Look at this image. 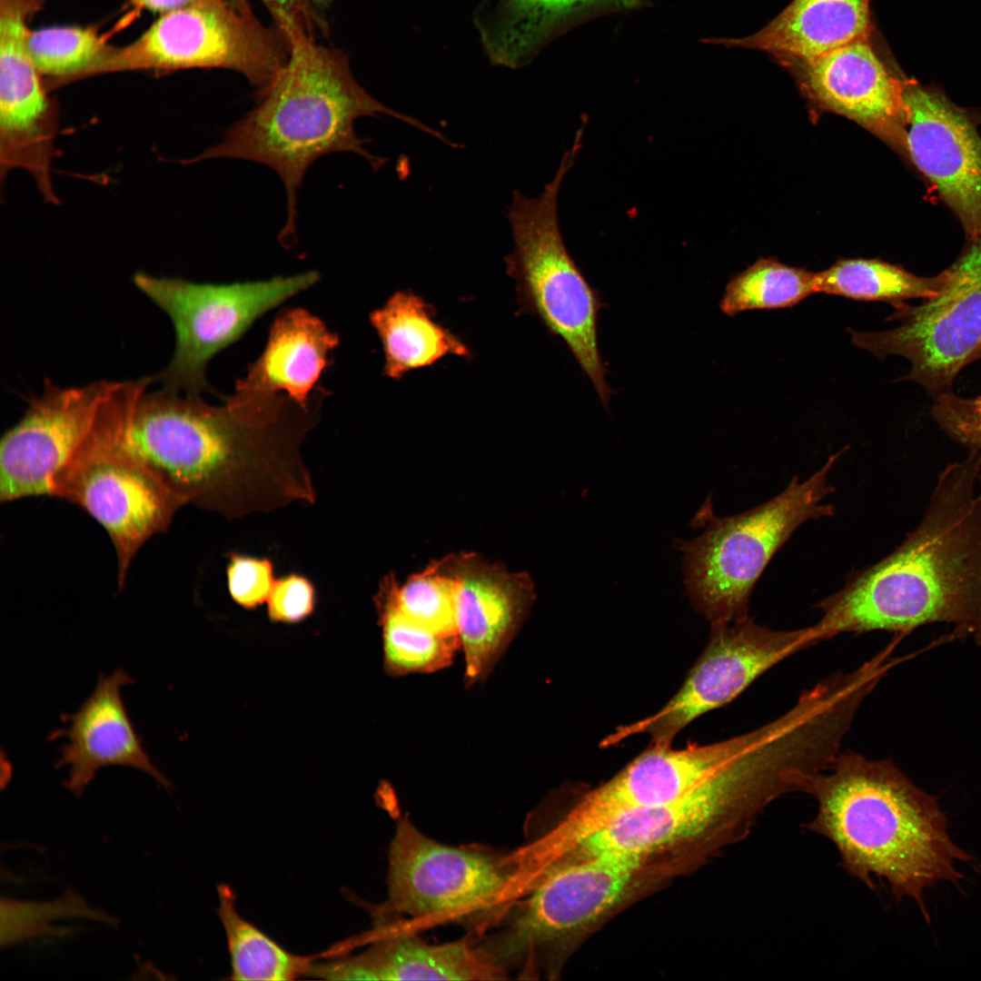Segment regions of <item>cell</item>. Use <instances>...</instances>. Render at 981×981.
Listing matches in <instances>:
<instances>
[{
  "mask_svg": "<svg viewBox=\"0 0 981 981\" xmlns=\"http://www.w3.org/2000/svg\"><path fill=\"white\" fill-rule=\"evenodd\" d=\"M817 608L822 641L946 622L981 644V452L947 465L917 528Z\"/></svg>",
  "mask_w": 981,
  "mask_h": 981,
  "instance_id": "6da1fadb",
  "label": "cell"
},
{
  "mask_svg": "<svg viewBox=\"0 0 981 981\" xmlns=\"http://www.w3.org/2000/svg\"><path fill=\"white\" fill-rule=\"evenodd\" d=\"M802 792L818 807L806 827L835 846L845 871L870 888L875 878L884 879L926 919L925 888L956 883L957 862L971 859L951 839L936 798L890 759L840 752L827 769L808 777Z\"/></svg>",
  "mask_w": 981,
  "mask_h": 981,
  "instance_id": "7a4b0ae2",
  "label": "cell"
},
{
  "mask_svg": "<svg viewBox=\"0 0 981 981\" xmlns=\"http://www.w3.org/2000/svg\"><path fill=\"white\" fill-rule=\"evenodd\" d=\"M287 40L284 65L262 89L257 104L228 128L218 144L198 159L239 158L273 169L287 195V218L278 239L296 241V200L310 165L322 155L352 152L364 157L374 171L386 159L372 154L360 138L358 118L388 114L448 144L449 140L419 120L396 112L373 98L354 78L342 50L319 44L299 25L279 29Z\"/></svg>",
  "mask_w": 981,
  "mask_h": 981,
  "instance_id": "3957f363",
  "label": "cell"
},
{
  "mask_svg": "<svg viewBox=\"0 0 981 981\" xmlns=\"http://www.w3.org/2000/svg\"><path fill=\"white\" fill-rule=\"evenodd\" d=\"M526 878L519 849L449 846L401 817L389 849L388 897L378 913L461 925L480 937L503 920Z\"/></svg>",
  "mask_w": 981,
  "mask_h": 981,
  "instance_id": "277c9868",
  "label": "cell"
},
{
  "mask_svg": "<svg viewBox=\"0 0 981 981\" xmlns=\"http://www.w3.org/2000/svg\"><path fill=\"white\" fill-rule=\"evenodd\" d=\"M845 451L745 512L718 517L704 505L699 513L707 519L705 530L689 540H675L687 594L710 623L748 616L752 590L778 550L804 522L834 515V506L822 501L835 490L828 475Z\"/></svg>",
  "mask_w": 981,
  "mask_h": 981,
  "instance_id": "5b68a950",
  "label": "cell"
},
{
  "mask_svg": "<svg viewBox=\"0 0 981 981\" xmlns=\"http://www.w3.org/2000/svg\"><path fill=\"white\" fill-rule=\"evenodd\" d=\"M576 134L553 178L535 197L514 190L508 209L514 247L505 256L516 282L520 309L539 317L548 332L568 346L608 409L611 389L598 345V314L604 306L565 246L558 218V196L581 147Z\"/></svg>",
  "mask_w": 981,
  "mask_h": 981,
  "instance_id": "8992f818",
  "label": "cell"
},
{
  "mask_svg": "<svg viewBox=\"0 0 981 981\" xmlns=\"http://www.w3.org/2000/svg\"><path fill=\"white\" fill-rule=\"evenodd\" d=\"M643 861L573 854L528 875L521 897L481 946L508 974H536L550 950L589 928L629 894Z\"/></svg>",
  "mask_w": 981,
  "mask_h": 981,
  "instance_id": "52a82bcc",
  "label": "cell"
},
{
  "mask_svg": "<svg viewBox=\"0 0 981 981\" xmlns=\"http://www.w3.org/2000/svg\"><path fill=\"white\" fill-rule=\"evenodd\" d=\"M288 43L247 0H194L161 15L138 38L113 46L94 74L129 70L221 68L264 87L284 65Z\"/></svg>",
  "mask_w": 981,
  "mask_h": 981,
  "instance_id": "ba28073f",
  "label": "cell"
},
{
  "mask_svg": "<svg viewBox=\"0 0 981 981\" xmlns=\"http://www.w3.org/2000/svg\"><path fill=\"white\" fill-rule=\"evenodd\" d=\"M316 271L266 281L200 283L137 272V289L169 317L174 350L166 367L152 376L162 388L186 395L214 393L206 381L210 360L239 340L267 312L315 284Z\"/></svg>",
  "mask_w": 981,
  "mask_h": 981,
  "instance_id": "9c48e42d",
  "label": "cell"
},
{
  "mask_svg": "<svg viewBox=\"0 0 981 981\" xmlns=\"http://www.w3.org/2000/svg\"><path fill=\"white\" fill-rule=\"evenodd\" d=\"M116 386L54 497L77 505L105 530L116 553L122 590L136 553L169 528L183 504L120 446L114 424Z\"/></svg>",
  "mask_w": 981,
  "mask_h": 981,
  "instance_id": "30bf717a",
  "label": "cell"
},
{
  "mask_svg": "<svg viewBox=\"0 0 981 981\" xmlns=\"http://www.w3.org/2000/svg\"><path fill=\"white\" fill-rule=\"evenodd\" d=\"M819 642L813 626L774 629L749 615L711 623L708 643L678 692L653 715L618 727L600 745L613 746L646 733L652 745L671 746L693 720L728 704L768 669Z\"/></svg>",
  "mask_w": 981,
  "mask_h": 981,
  "instance_id": "8fae6325",
  "label": "cell"
},
{
  "mask_svg": "<svg viewBox=\"0 0 981 981\" xmlns=\"http://www.w3.org/2000/svg\"><path fill=\"white\" fill-rule=\"evenodd\" d=\"M940 292L918 306L906 303L890 317L900 322L891 330L861 332L849 329L857 347L883 359L899 355L911 364L907 380L935 397L951 391L981 343V237L946 269Z\"/></svg>",
  "mask_w": 981,
  "mask_h": 981,
  "instance_id": "7c38bea8",
  "label": "cell"
},
{
  "mask_svg": "<svg viewBox=\"0 0 981 981\" xmlns=\"http://www.w3.org/2000/svg\"><path fill=\"white\" fill-rule=\"evenodd\" d=\"M118 382L62 387L45 379L0 441V501L50 496L91 434Z\"/></svg>",
  "mask_w": 981,
  "mask_h": 981,
  "instance_id": "4fadbf2b",
  "label": "cell"
},
{
  "mask_svg": "<svg viewBox=\"0 0 981 981\" xmlns=\"http://www.w3.org/2000/svg\"><path fill=\"white\" fill-rule=\"evenodd\" d=\"M760 728L682 749L650 745L615 776L586 793L560 820L563 837L579 843L621 814L661 805L711 780L744 757Z\"/></svg>",
  "mask_w": 981,
  "mask_h": 981,
  "instance_id": "5bb4252c",
  "label": "cell"
},
{
  "mask_svg": "<svg viewBox=\"0 0 981 981\" xmlns=\"http://www.w3.org/2000/svg\"><path fill=\"white\" fill-rule=\"evenodd\" d=\"M906 151L959 220L981 237V135L967 113L935 88L902 80Z\"/></svg>",
  "mask_w": 981,
  "mask_h": 981,
  "instance_id": "9a60e30c",
  "label": "cell"
},
{
  "mask_svg": "<svg viewBox=\"0 0 981 981\" xmlns=\"http://www.w3.org/2000/svg\"><path fill=\"white\" fill-rule=\"evenodd\" d=\"M788 63L795 65L801 84L818 104L907 154L902 80L887 69L867 37Z\"/></svg>",
  "mask_w": 981,
  "mask_h": 981,
  "instance_id": "2e32d148",
  "label": "cell"
},
{
  "mask_svg": "<svg viewBox=\"0 0 981 981\" xmlns=\"http://www.w3.org/2000/svg\"><path fill=\"white\" fill-rule=\"evenodd\" d=\"M396 917V916H394ZM408 924V923H407ZM406 922L378 914L362 952L328 962H312L309 976L328 980H500L508 973L470 936L433 945Z\"/></svg>",
  "mask_w": 981,
  "mask_h": 981,
  "instance_id": "e0dca14e",
  "label": "cell"
},
{
  "mask_svg": "<svg viewBox=\"0 0 981 981\" xmlns=\"http://www.w3.org/2000/svg\"><path fill=\"white\" fill-rule=\"evenodd\" d=\"M455 583L456 630L465 681L488 676L523 623L534 599L529 575L507 570L474 554L445 558Z\"/></svg>",
  "mask_w": 981,
  "mask_h": 981,
  "instance_id": "ac0fdd59",
  "label": "cell"
},
{
  "mask_svg": "<svg viewBox=\"0 0 981 981\" xmlns=\"http://www.w3.org/2000/svg\"><path fill=\"white\" fill-rule=\"evenodd\" d=\"M133 682L123 669L109 676H100L91 696L79 709L64 718L68 728L54 737H65L56 768L67 766L64 787L79 797L106 766H125L151 776L166 789L170 780L151 760L136 733L121 695V689Z\"/></svg>",
  "mask_w": 981,
  "mask_h": 981,
  "instance_id": "d6986e66",
  "label": "cell"
},
{
  "mask_svg": "<svg viewBox=\"0 0 981 981\" xmlns=\"http://www.w3.org/2000/svg\"><path fill=\"white\" fill-rule=\"evenodd\" d=\"M337 333L305 309L280 312L271 325L262 354L238 379L234 391L248 393H284L302 407L328 395L318 385L322 372L333 362L339 345Z\"/></svg>",
  "mask_w": 981,
  "mask_h": 981,
  "instance_id": "ffe728a7",
  "label": "cell"
},
{
  "mask_svg": "<svg viewBox=\"0 0 981 981\" xmlns=\"http://www.w3.org/2000/svg\"><path fill=\"white\" fill-rule=\"evenodd\" d=\"M869 4L870 0H793L757 33L720 42L768 52L786 61L809 59L867 37Z\"/></svg>",
  "mask_w": 981,
  "mask_h": 981,
  "instance_id": "44dd1931",
  "label": "cell"
},
{
  "mask_svg": "<svg viewBox=\"0 0 981 981\" xmlns=\"http://www.w3.org/2000/svg\"><path fill=\"white\" fill-rule=\"evenodd\" d=\"M434 316V308L411 291L394 292L370 313L384 352L385 376L401 380L449 355L471 357L468 346Z\"/></svg>",
  "mask_w": 981,
  "mask_h": 981,
  "instance_id": "7402d4cb",
  "label": "cell"
},
{
  "mask_svg": "<svg viewBox=\"0 0 981 981\" xmlns=\"http://www.w3.org/2000/svg\"><path fill=\"white\" fill-rule=\"evenodd\" d=\"M595 0H484L476 23L492 64L522 65L560 18Z\"/></svg>",
  "mask_w": 981,
  "mask_h": 981,
  "instance_id": "603a6c76",
  "label": "cell"
},
{
  "mask_svg": "<svg viewBox=\"0 0 981 981\" xmlns=\"http://www.w3.org/2000/svg\"><path fill=\"white\" fill-rule=\"evenodd\" d=\"M946 279V270L922 277L879 259L851 258L816 272V291L856 301L887 302L898 308L907 300L935 297Z\"/></svg>",
  "mask_w": 981,
  "mask_h": 981,
  "instance_id": "cb8c5ba5",
  "label": "cell"
},
{
  "mask_svg": "<svg viewBox=\"0 0 981 981\" xmlns=\"http://www.w3.org/2000/svg\"><path fill=\"white\" fill-rule=\"evenodd\" d=\"M218 916L231 958L232 980H292L307 976L316 957L289 952L237 911L235 894L223 884L217 887Z\"/></svg>",
  "mask_w": 981,
  "mask_h": 981,
  "instance_id": "d4e9b609",
  "label": "cell"
},
{
  "mask_svg": "<svg viewBox=\"0 0 981 981\" xmlns=\"http://www.w3.org/2000/svg\"><path fill=\"white\" fill-rule=\"evenodd\" d=\"M375 604L388 674L430 673L451 664L460 648L458 638L440 634L406 617L396 605L389 576L380 584Z\"/></svg>",
  "mask_w": 981,
  "mask_h": 981,
  "instance_id": "484cf974",
  "label": "cell"
},
{
  "mask_svg": "<svg viewBox=\"0 0 981 981\" xmlns=\"http://www.w3.org/2000/svg\"><path fill=\"white\" fill-rule=\"evenodd\" d=\"M816 272L759 258L728 282L719 308L728 316L793 307L816 293Z\"/></svg>",
  "mask_w": 981,
  "mask_h": 981,
  "instance_id": "4316f807",
  "label": "cell"
},
{
  "mask_svg": "<svg viewBox=\"0 0 981 981\" xmlns=\"http://www.w3.org/2000/svg\"><path fill=\"white\" fill-rule=\"evenodd\" d=\"M27 45L40 75L58 80L94 74L113 46L94 26L31 30Z\"/></svg>",
  "mask_w": 981,
  "mask_h": 981,
  "instance_id": "83f0119b",
  "label": "cell"
},
{
  "mask_svg": "<svg viewBox=\"0 0 981 981\" xmlns=\"http://www.w3.org/2000/svg\"><path fill=\"white\" fill-rule=\"evenodd\" d=\"M389 577L396 605L406 617L440 634L458 638L455 583L446 559L414 574L402 585L393 576Z\"/></svg>",
  "mask_w": 981,
  "mask_h": 981,
  "instance_id": "f1b7e54d",
  "label": "cell"
},
{
  "mask_svg": "<svg viewBox=\"0 0 981 981\" xmlns=\"http://www.w3.org/2000/svg\"><path fill=\"white\" fill-rule=\"evenodd\" d=\"M83 917L115 927L118 921L105 911L90 907L85 899L68 891L53 901H25L11 898L1 899V946L7 947L19 942L46 935L63 933L50 922L67 918Z\"/></svg>",
  "mask_w": 981,
  "mask_h": 981,
  "instance_id": "f546056e",
  "label": "cell"
},
{
  "mask_svg": "<svg viewBox=\"0 0 981 981\" xmlns=\"http://www.w3.org/2000/svg\"><path fill=\"white\" fill-rule=\"evenodd\" d=\"M228 560L227 583L232 599L247 609L267 602L275 581L272 562L234 551L229 553Z\"/></svg>",
  "mask_w": 981,
  "mask_h": 981,
  "instance_id": "4dcf8cb0",
  "label": "cell"
},
{
  "mask_svg": "<svg viewBox=\"0 0 981 981\" xmlns=\"http://www.w3.org/2000/svg\"><path fill=\"white\" fill-rule=\"evenodd\" d=\"M932 414L940 428L972 451L981 452V396L963 398L951 391L936 397Z\"/></svg>",
  "mask_w": 981,
  "mask_h": 981,
  "instance_id": "1f68e13d",
  "label": "cell"
},
{
  "mask_svg": "<svg viewBox=\"0 0 981 981\" xmlns=\"http://www.w3.org/2000/svg\"><path fill=\"white\" fill-rule=\"evenodd\" d=\"M315 589L304 576L291 573L276 579L267 600L270 619L294 623L310 616L315 607Z\"/></svg>",
  "mask_w": 981,
  "mask_h": 981,
  "instance_id": "d6a6232c",
  "label": "cell"
},
{
  "mask_svg": "<svg viewBox=\"0 0 981 981\" xmlns=\"http://www.w3.org/2000/svg\"><path fill=\"white\" fill-rule=\"evenodd\" d=\"M270 13L274 25L292 23L304 28L310 35L329 31L327 21L312 0H259Z\"/></svg>",
  "mask_w": 981,
  "mask_h": 981,
  "instance_id": "836d02e7",
  "label": "cell"
},
{
  "mask_svg": "<svg viewBox=\"0 0 981 981\" xmlns=\"http://www.w3.org/2000/svg\"><path fill=\"white\" fill-rule=\"evenodd\" d=\"M194 0H130L137 9L148 10L160 15L182 8Z\"/></svg>",
  "mask_w": 981,
  "mask_h": 981,
  "instance_id": "e575fe53",
  "label": "cell"
},
{
  "mask_svg": "<svg viewBox=\"0 0 981 981\" xmlns=\"http://www.w3.org/2000/svg\"><path fill=\"white\" fill-rule=\"evenodd\" d=\"M312 2L318 9H322L327 7L332 0H312Z\"/></svg>",
  "mask_w": 981,
  "mask_h": 981,
  "instance_id": "d590c367",
  "label": "cell"
},
{
  "mask_svg": "<svg viewBox=\"0 0 981 981\" xmlns=\"http://www.w3.org/2000/svg\"><path fill=\"white\" fill-rule=\"evenodd\" d=\"M980 358H981V343L978 345V347L976 349V351L971 355L969 363H971L972 362L976 361V360H978Z\"/></svg>",
  "mask_w": 981,
  "mask_h": 981,
  "instance_id": "8d00e7d4",
  "label": "cell"
}]
</instances>
